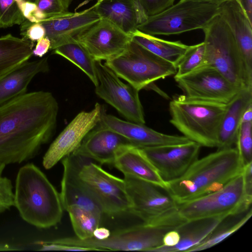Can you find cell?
Returning <instances> with one entry per match:
<instances>
[{
  "mask_svg": "<svg viewBox=\"0 0 252 252\" xmlns=\"http://www.w3.org/2000/svg\"><path fill=\"white\" fill-rule=\"evenodd\" d=\"M58 102L49 92L27 93L0 105V163H20L33 158L51 138Z\"/></svg>",
  "mask_w": 252,
  "mask_h": 252,
  "instance_id": "1",
  "label": "cell"
},
{
  "mask_svg": "<svg viewBox=\"0 0 252 252\" xmlns=\"http://www.w3.org/2000/svg\"><path fill=\"white\" fill-rule=\"evenodd\" d=\"M244 166L236 148L218 149L197 159L179 178L165 182V190L176 203L191 200L221 189Z\"/></svg>",
  "mask_w": 252,
  "mask_h": 252,
  "instance_id": "2",
  "label": "cell"
},
{
  "mask_svg": "<svg viewBox=\"0 0 252 252\" xmlns=\"http://www.w3.org/2000/svg\"><path fill=\"white\" fill-rule=\"evenodd\" d=\"M14 206L25 221L39 228L59 224L64 210L60 193L33 163L22 166L18 172Z\"/></svg>",
  "mask_w": 252,
  "mask_h": 252,
  "instance_id": "3",
  "label": "cell"
},
{
  "mask_svg": "<svg viewBox=\"0 0 252 252\" xmlns=\"http://www.w3.org/2000/svg\"><path fill=\"white\" fill-rule=\"evenodd\" d=\"M252 201V194L247 190L243 171L218 191L176 203L174 208L159 216L155 223L159 226L175 228L190 220L237 215L247 211Z\"/></svg>",
  "mask_w": 252,
  "mask_h": 252,
  "instance_id": "4",
  "label": "cell"
},
{
  "mask_svg": "<svg viewBox=\"0 0 252 252\" xmlns=\"http://www.w3.org/2000/svg\"><path fill=\"white\" fill-rule=\"evenodd\" d=\"M226 104L180 95L170 102V122L190 141L201 146L216 147Z\"/></svg>",
  "mask_w": 252,
  "mask_h": 252,
  "instance_id": "5",
  "label": "cell"
},
{
  "mask_svg": "<svg viewBox=\"0 0 252 252\" xmlns=\"http://www.w3.org/2000/svg\"><path fill=\"white\" fill-rule=\"evenodd\" d=\"M202 30L205 46L203 64L214 68L240 89L252 87V77L247 72L230 29L221 17H215Z\"/></svg>",
  "mask_w": 252,
  "mask_h": 252,
  "instance_id": "6",
  "label": "cell"
},
{
  "mask_svg": "<svg viewBox=\"0 0 252 252\" xmlns=\"http://www.w3.org/2000/svg\"><path fill=\"white\" fill-rule=\"evenodd\" d=\"M219 13L218 5L195 0H179L162 11L147 17L137 28L152 35L179 34L202 30Z\"/></svg>",
  "mask_w": 252,
  "mask_h": 252,
  "instance_id": "7",
  "label": "cell"
},
{
  "mask_svg": "<svg viewBox=\"0 0 252 252\" xmlns=\"http://www.w3.org/2000/svg\"><path fill=\"white\" fill-rule=\"evenodd\" d=\"M104 63L138 91L158 80L175 75L177 71L174 64L132 40L123 53Z\"/></svg>",
  "mask_w": 252,
  "mask_h": 252,
  "instance_id": "8",
  "label": "cell"
},
{
  "mask_svg": "<svg viewBox=\"0 0 252 252\" xmlns=\"http://www.w3.org/2000/svg\"><path fill=\"white\" fill-rule=\"evenodd\" d=\"M171 228L153 226L144 222L111 232L106 239L94 237L80 239L76 237H64L55 242L82 247L93 251H127L149 252L163 244L164 235Z\"/></svg>",
  "mask_w": 252,
  "mask_h": 252,
  "instance_id": "9",
  "label": "cell"
},
{
  "mask_svg": "<svg viewBox=\"0 0 252 252\" xmlns=\"http://www.w3.org/2000/svg\"><path fill=\"white\" fill-rule=\"evenodd\" d=\"M79 176L103 214L115 216L129 212L130 203L124 179L107 172L91 160L82 165Z\"/></svg>",
  "mask_w": 252,
  "mask_h": 252,
  "instance_id": "10",
  "label": "cell"
},
{
  "mask_svg": "<svg viewBox=\"0 0 252 252\" xmlns=\"http://www.w3.org/2000/svg\"><path fill=\"white\" fill-rule=\"evenodd\" d=\"M98 84L96 94L114 107L127 121L145 124L139 92L120 78L105 63L96 62Z\"/></svg>",
  "mask_w": 252,
  "mask_h": 252,
  "instance_id": "11",
  "label": "cell"
},
{
  "mask_svg": "<svg viewBox=\"0 0 252 252\" xmlns=\"http://www.w3.org/2000/svg\"><path fill=\"white\" fill-rule=\"evenodd\" d=\"M174 79L186 97L219 103L227 104L241 89L206 64Z\"/></svg>",
  "mask_w": 252,
  "mask_h": 252,
  "instance_id": "12",
  "label": "cell"
},
{
  "mask_svg": "<svg viewBox=\"0 0 252 252\" xmlns=\"http://www.w3.org/2000/svg\"><path fill=\"white\" fill-rule=\"evenodd\" d=\"M103 111L96 103L90 111L78 113L51 143L42 160L44 167L49 169L74 152L86 136L99 124Z\"/></svg>",
  "mask_w": 252,
  "mask_h": 252,
  "instance_id": "13",
  "label": "cell"
},
{
  "mask_svg": "<svg viewBox=\"0 0 252 252\" xmlns=\"http://www.w3.org/2000/svg\"><path fill=\"white\" fill-rule=\"evenodd\" d=\"M96 62L112 60L121 55L132 40L112 22L100 19L75 38Z\"/></svg>",
  "mask_w": 252,
  "mask_h": 252,
  "instance_id": "14",
  "label": "cell"
},
{
  "mask_svg": "<svg viewBox=\"0 0 252 252\" xmlns=\"http://www.w3.org/2000/svg\"><path fill=\"white\" fill-rule=\"evenodd\" d=\"M124 180L130 203L128 212L143 222L148 224L175 207L176 202L163 189L129 176Z\"/></svg>",
  "mask_w": 252,
  "mask_h": 252,
  "instance_id": "15",
  "label": "cell"
},
{
  "mask_svg": "<svg viewBox=\"0 0 252 252\" xmlns=\"http://www.w3.org/2000/svg\"><path fill=\"white\" fill-rule=\"evenodd\" d=\"M201 145L195 142L140 148L165 182L182 176L198 159Z\"/></svg>",
  "mask_w": 252,
  "mask_h": 252,
  "instance_id": "16",
  "label": "cell"
},
{
  "mask_svg": "<svg viewBox=\"0 0 252 252\" xmlns=\"http://www.w3.org/2000/svg\"><path fill=\"white\" fill-rule=\"evenodd\" d=\"M90 160L73 153L62 159L63 174L60 193L61 201L64 210L76 205L103 215L100 206L79 176L81 167Z\"/></svg>",
  "mask_w": 252,
  "mask_h": 252,
  "instance_id": "17",
  "label": "cell"
},
{
  "mask_svg": "<svg viewBox=\"0 0 252 252\" xmlns=\"http://www.w3.org/2000/svg\"><path fill=\"white\" fill-rule=\"evenodd\" d=\"M100 19L93 6L79 12L53 16L41 20L45 36L51 42V50L65 44L82 33Z\"/></svg>",
  "mask_w": 252,
  "mask_h": 252,
  "instance_id": "18",
  "label": "cell"
},
{
  "mask_svg": "<svg viewBox=\"0 0 252 252\" xmlns=\"http://www.w3.org/2000/svg\"><path fill=\"white\" fill-rule=\"evenodd\" d=\"M99 125L118 133L138 148L181 144L190 141L184 136L164 134L145 124L123 120L106 114L104 110Z\"/></svg>",
  "mask_w": 252,
  "mask_h": 252,
  "instance_id": "19",
  "label": "cell"
},
{
  "mask_svg": "<svg viewBox=\"0 0 252 252\" xmlns=\"http://www.w3.org/2000/svg\"><path fill=\"white\" fill-rule=\"evenodd\" d=\"M126 144H131L118 133L99 125L72 153L100 164H113L117 150Z\"/></svg>",
  "mask_w": 252,
  "mask_h": 252,
  "instance_id": "20",
  "label": "cell"
},
{
  "mask_svg": "<svg viewBox=\"0 0 252 252\" xmlns=\"http://www.w3.org/2000/svg\"><path fill=\"white\" fill-rule=\"evenodd\" d=\"M219 15L230 29L249 75L252 77V23L236 0L219 5Z\"/></svg>",
  "mask_w": 252,
  "mask_h": 252,
  "instance_id": "21",
  "label": "cell"
},
{
  "mask_svg": "<svg viewBox=\"0 0 252 252\" xmlns=\"http://www.w3.org/2000/svg\"><path fill=\"white\" fill-rule=\"evenodd\" d=\"M113 164L124 176L137 178L166 189V182L140 148L131 144L121 146L116 152Z\"/></svg>",
  "mask_w": 252,
  "mask_h": 252,
  "instance_id": "22",
  "label": "cell"
},
{
  "mask_svg": "<svg viewBox=\"0 0 252 252\" xmlns=\"http://www.w3.org/2000/svg\"><path fill=\"white\" fill-rule=\"evenodd\" d=\"M93 7L100 19L112 22L130 35L147 17L136 0H98Z\"/></svg>",
  "mask_w": 252,
  "mask_h": 252,
  "instance_id": "23",
  "label": "cell"
},
{
  "mask_svg": "<svg viewBox=\"0 0 252 252\" xmlns=\"http://www.w3.org/2000/svg\"><path fill=\"white\" fill-rule=\"evenodd\" d=\"M251 104L252 87L241 89L226 104L218 134V149L232 147L235 144L243 115Z\"/></svg>",
  "mask_w": 252,
  "mask_h": 252,
  "instance_id": "24",
  "label": "cell"
},
{
  "mask_svg": "<svg viewBox=\"0 0 252 252\" xmlns=\"http://www.w3.org/2000/svg\"><path fill=\"white\" fill-rule=\"evenodd\" d=\"M49 70L48 57L27 61L0 78V105L27 93V88L37 74Z\"/></svg>",
  "mask_w": 252,
  "mask_h": 252,
  "instance_id": "25",
  "label": "cell"
},
{
  "mask_svg": "<svg viewBox=\"0 0 252 252\" xmlns=\"http://www.w3.org/2000/svg\"><path fill=\"white\" fill-rule=\"evenodd\" d=\"M226 217L221 216L203 218L184 223L175 228L180 236L177 244L170 247L161 245L149 252H188L205 239Z\"/></svg>",
  "mask_w": 252,
  "mask_h": 252,
  "instance_id": "26",
  "label": "cell"
},
{
  "mask_svg": "<svg viewBox=\"0 0 252 252\" xmlns=\"http://www.w3.org/2000/svg\"><path fill=\"white\" fill-rule=\"evenodd\" d=\"M33 42L7 34L0 37V78L28 61Z\"/></svg>",
  "mask_w": 252,
  "mask_h": 252,
  "instance_id": "27",
  "label": "cell"
},
{
  "mask_svg": "<svg viewBox=\"0 0 252 252\" xmlns=\"http://www.w3.org/2000/svg\"><path fill=\"white\" fill-rule=\"evenodd\" d=\"M132 40L175 66L189 47L180 41L165 40L138 30L132 34Z\"/></svg>",
  "mask_w": 252,
  "mask_h": 252,
  "instance_id": "28",
  "label": "cell"
},
{
  "mask_svg": "<svg viewBox=\"0 0 252 252\" xmlns=\"http://www.w3.org/2000/svg\"><path fill=\"white\" fill-rule=\"evenodd\" d=\"M252 215V209H250L243 213L227 216L205 239L188 252L202 251L215 246L240 229Z\"/></svg>",
  "mask_w": 252,
  "mask_h": 252,
  "instance_id": "29",
  "label": "cell"
},
{
  "mask_svg": "<svg viewBox=\"0 0 252 252\" xmlns=\"http://www.w3.org/2000/svg\"><path fill=\"white\" fill-rule=\"evenodd\" d=\"M53 53L71 62L87 75L95 86L97 85L96 61L75 39L56 48Z\"/></svg>",
  "mask_w": 252,
  "mask_h": 252,
  "instance_id": "30",
  "label": "cell"
},
{
  "mask_svg": "<svg viewBox=\"0 0 252 252\" xmlns=\"http://www.w3.org/2000/svg\"><path fill=\"white\" fill-rule=\"evenodd\" d=\"M65 210L69 215L76 237L82 240L93 237L94 230L100 226L102 214L76 205L69 206Z\"/></svg>",
  "mask_w": 252,
  "mask_h": 252,
  "instance_id": "31",
  "label": "cell"
},
{
  "mask_svg": "<svg viewBox=\"0 0 252 252\" xmlns=\"http://www.w3.org/2000/svg\"><path fill=\"white\" fill-rule=\"evenodd\" d=\"M204 42L189 46V48L176 64L174 77L187 74L203 64L204 55Z\"/></svg>",
  "mask_w": 252,
  "mask_h": 252,
  "instance_id": "32",
  "label": "cell"
},
{
  "mask_svg": "<svg viewBox=\"0 0 252 252\" xmlns=\"http://www.w3.org/2000/svg\"><path fill=\"white\" fill-rule=\"evenodd\" d=\"M235 144L244 166L252 162V122L241 123Z\"/></svg>",
  "mask_w": 252,
  "mask_h": 252,
  "instance_id": "33",
  "label": "cell"
},
{
  "mask_svg": "<svg viewBox=\"0 0 252 252\" xmlns=\"http://www.w3.org/2000/svg\"><path fill=\"white\" fill-rule=\"evenodd\" d=\"M25 20L15 0H0V28L21 25Z\"/></svg>",
  "mask_w": 252,
  "mask_h": 252,
  "instance_id": "34",
  "label": "cell"
},
{
  "mask_svg": "<svg viewBox=\"0 0 252 252\" xmlns=\"http://www.w3.org/2000/svg\"><path fill=\"white\" fill-rule=\"evenodd\" d=\"M72 1V0H38L37 5L46 18L68 12Z\"/></svg>",
  "mask_w": 252,
  "mask_h": 252,
  "instance_id": "35",
  "label": "cell"
},
{
  "mask_svg": "<svg viewBox=\"0 0 252 252\" xmlns=\"http://www.w3.org/2000/svg\"><path fill=\"white\" fill-rule=\"evenodd\" d=\"M10 179L0 176V214L14 206V193Z\"/></svg>",
  "mask_w": 252,
  "mask_h": 252,
  "instance_id": "36",
  "label": "cell"
},
{
  "mask_svg": "<svg viewBox=\"0 0 252 252\" xmlns=\"http://www.w3.org/2000/svg\"><path fill=\"white\" fill-rule=\"evenodd\" d=\"M25 18L32 23H39L45 18L36 3L27 0H15Z\"/></svg>",
  "mask_w": 252,
  "mask_h": 252,
  "instance_id": "37",
  "label": "cell"
},
{
  "mask_svg": "<svg viewBox=\"0 0 252 252\" xmlns=\"http://www.w3.org/2000/svg\"><path fill=\"white\" fill-rule=\"evenodd\" d=\"M175 0H136L147 17L158 13L174 4Z\"/></svg>",
  "mask_w": 252,
  "mask_h": 252,
  "instance_id": "38",
  "label": "cell"
},
{
  "mask_svg": "<svg viewBox=\"0 0 252 252\" xmlns=\"http://www.w3.org/2000/svg\"><path fill=\"white\" fill-rule=\"evenodd\" d=\"M21 34L24 38L32 42L45 36V30L39 23H32L26 19L21 25Z\"/></svg>",
  "mask_w": 252,
  "mask_h": 252,
  "instance_id": "39",
  "label": "cell"
},
{
  "mask_svg": "<svg viewBox=\"0 0 252 252\" xmlns=\"http://www.w3.org/2000/svg\"><path fill=\"white\" fill-rule=\"evenodd\" d=\"M36 244L39 246V251H92L89 248L57 243L52 240L38 242Z\"/></svg>",
  "mask_w": 252,
  "mask_h": 252,
  "instance_id": "40",
  "label": "cell"
},
{
  "mask_svg": "<svg viewBox=\"0 0 252 252\" xmlns=\"http://www.w3.org/2000/svg\"><path fill=\"white\" fill-rule=\"evenodd\" d=\"M50 40L45 36L37 41L35 47L32 51V54L35 56L42 58L50 49Z\"/></svg>",
  "mask_w": 252,
  "mask_h": 252,
  "instance_id": "41",
  "label": "cell"
},
{
  "mask_svg": "<svg viewBox=\"0 0 252 252\" xmlns=\"http://www.w3.org/2000/svg\"><path fill=\"white\" fill-rule=\"evenodd\" d=\"M180 239L179 232L176 229H171L167 231L163 236V244L165 247H172L178 243Z\"/></svg>",
  "mask_w": 252,
  "mask_h": 252,
  "instance_id": "42",
  "label": "cell"
},
{
  "mask_svg": "<svg viewBox=\"0 0 252 252\" xmlns=\"http://www.w3.org/2000/svg\"><path fill=\"white\" fill-rule=\"evenodd\" d=\"M111 232L108 229L99 226L94 230L93 237L97 240H103L108 238Z\"/></svg>",
  "mask_w": 252,
  "mask_h": 252,
  "instance_id": "43",
  "label": "cell"
},
{
  "mask_svg": "<svg viewBox=\"0 0 252 252\" xmlns=\"http://www.w3.org/2000/svg\"><path fill=\"white\" fill-rule=\"evenodd\" d=\"M240 4L251 23H252V0H236Z\"/></svg>",
  "mask_w": 252,
  "mask_h": 252,
  "instance_id": "44",
  "label": "cell"
},
{
  "mask_svg": "<svg viewBox=\"0 0 252 252\" xmlns=\"http://www.w3.org/2000/svg\"><path fill=\"white\" fill-rule=\"evenodd\" d=\"M249 122H252V104H251L245 111L241 123Z\"/></svg>",
  "mask_w": 252,
  "mask_h": 252,
  "instance_id": "45",
  "label": "cell"
},
{
  "mask_svg": "<svg viewBox=\"0 0 252 252\" xmlns=\"http://www.w3.org/2000/svg\"><path fill=\"white\" fill-rule=\"evenodd\" d=\"M16 247L10 246L6 244L0 243V251H11L19 250Z\"/></svg>",
  "mask_w": 252,
  "mask_h": 252,
  "instance_id": "46",
  "label": "cell"
},
{
  "mask_svg": "<svg viewBox=\"0 0 252 252\" xmlns=\"http://www.w3.org/2000/svg\"><path fill=\"white\" fill-rule=\"evenodd\" d=\"M199 1L206 2L220 5L221 3L231 0H195Z\"/></svg>",
  "mask_w": 252,
  "mask_h": 252,
  "instance_id": "47",
  "label": "cell"
},
{
  "mask_svg": "<svg viewBox=\"0 0 252 252\" xmlns=\"http://www.w3.org/2000/svg\"><path fill=\"white\" fill-rule=\"evenodd\" d=\"M5 164L2 163H0V176H1V174L5 168Z\"/></svg>",
  "mask_w": 252,
  "mask_h": 252,
  "instance_id": "48",
  "label": "cell"
},
{
  "mask_svg": "<svg viewBox=\"0 0 252 252\" xmlns=\"http://www.w3.org/2000/svg\"><path fill=\"white\" fill-rule=\"evenodd\" d=\"M29 0V1H30L33 2H34V3H36V4L37 3L38 1V0Z\"/></svg>",
  "mask_w": 252,
  "mask_h": 252,
  "instance_id": "49",
  "label": "cell"
}]
</instances>
